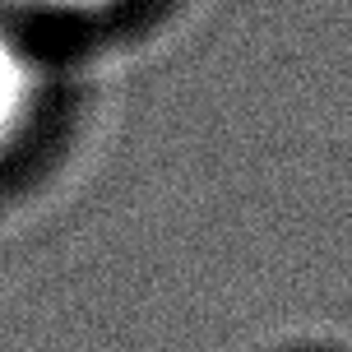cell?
<instances>
[{
  "label": "cell",
  "instance_id": "1",
  "mask_svg": "<svg viewBox=\"0 0 352 352\" xmlns=\"http://www.w3.org/2000/svg\"><path fill=\"white\" fill-rule=\"evenodd\" d=\"M52 107V65L28 28L0 19V162L28 148Z\"/></svg>",
  "mask_w": 352,
  "mask_h": 352
},
{
  "label": "cell",
  "instance_id": "2",
  "mask_svg": "<svg viewBox=\"0 0 352 352\" xmlns=\"http://www.w3.org/2000/svg\"><path fill=\"white\" fill-rule=\"evenodd\" d=\"M135 0H0V19L19 28H52V23H98L130 10Z\"/></svg>",
  "mask_w": 352,
  "mask_h": 352
}]
</instances>
